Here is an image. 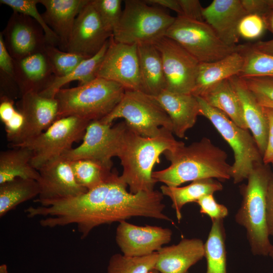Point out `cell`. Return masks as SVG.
I'll return each mask as SVG.
<instances>
[{
	"mask_svg": "<svg viewBox=\"0 0 273 273\" xmlns=\"http://www.w3.org/2000/svg\"><path fill=\"white\" fill-rule=\"evenodd\" d=\"M90 0H39L45 8L42 14L58 36L61 50L66 51L77 16Z\"/></svg>",
	"mask_w": 273,
	"mask_h": 273,
	"instance_id": "cell-22",
	"label": "cell"
},
{
	"mask_svg": "<svg viewBox=\"0 0 273 273\" xmlns=\"http://www.w3.org/2000/svg\"><path fill=\"white\" fill-rule=\"evenodd\" d=\"M90 121L68 116L56 120L38 135L15 146L24 147L33 153L31 163L38 170L50 160L62 156L73 144L82 140Z\"/></svg>",
	"mask_w": 273,
	"mask_h": 273,
	"instance_id": "cell-10",
	"label": "cell"
},
{
	"mask_svg": "<svg viewBox=\"0 0 273 273\" xmlns=\"http://www.w3.org/2000/svg\"><path fill=\"white\" fill-rule=\"evenodd\" d=\"M45 52L55 77H64L72 72L84 60V56L62 51L47 44Z\"/></svg>",
	"mask_w": 273,
	"mask_h": 273,
	"instance_id": "cell-37",
	"label": "cell"
},
{
	"mask_svg": "<svg viewBox=\"0 0 273 273\" xmlns=\"http://www.w3.org/2000/svg\"><path fill=\"white\" fill-rule=\"evenodd\" d=\"M17 106L24 116L25 124L18 142L11 148L38 135L57 119L58 104L55 98L27 93L20 97Z\"/></svg>",
	"mask_w": 273,
	"mask_h": 273,
	"instance_id": "cell-18",
	"label": "cell"
},
{
	"mask_svg": "<svg viewBox=\"0 0 273 273\" xmlns=\"http://www.w3.org/2000/svg\"><path fill=\"white\" fill-rule=\"evenodd\" d=\"M268 256L273 259V245L270 249Z\"/></svg>",
	"mask_w": 273,
	"mask_h": 273,
	"instance_id": "cell-53",
	"label": "cell"
},
{
	"mask_svg": "<svg viewBox=\"0 0 273 273\" xmlns=\"http://www.w3.org/2000/svg\"><path fill=\"white\" fill-rule=\"evenodd\" d=\"M230 80L240 100L248 128L263 156L267 145L268 124L262 106L239 76H234Z\"/></svg>",
	"mask_w": 273,
	"mask_h": 273,
	"instance_id": "cell-24",
	"label": "cell"
},
{
	"mask_svg": "<svg viewBox=\"0 0 273 273\" xmlns=\"http://www.w3.org/2000/svg\"><path fill=\"white\" fill-rule=\"evenodd\" d=\"M200 206V213L207 215L212 221L223 219L228 215V209L224 205L217 203L213 194H207L196 202Z\"/></svg>",
	"mask_w": 273,
	"mask_h": 273,
	"instance_id": "cell-42",
	"label": "cell"
},
{
	"mask_svg": "<svg viewBox=\"0 0 273 273\" xmlns=\"http://www.w3.org/2000/svg\"><path fill=\"white\" fill-rule=\"evenodd\" d=\"M175 18L145 1L125 0L112 38L116 42L128 44L154 43L165 36Z\"/></svg>",
	"mask_w": 273,
	"mask_h": 273,
	"instance_id": "cell-6",
	"label": "cell"
},
{
	"mask_svg": "<svg viewBox=\"0 0 273 273\" xmlns=\"http://www.w3.org/2000/svg\"><path fill=\"white\" fill-rule=\"evenodd\" d=\"M254 94V93H253ZM255 95V94H254ZM259 103L264 107H267L273 108V103L267 100V99L259 96L255 95Z\"/></svg>",
	"mask_w": 273,
	"mask_h": 273,
	"instance_id": "cell-51",
	"label": "cell"
},
{
	"mask_svg": "<svg viewBox=\"0 0 273 273\" xmlns=\"http://www.w3.org/2000/svg\"><path fill=\"white\" fill-rule=\"evenodd\" d=\"M249 45L257 51L273 56V39L266 41H258Z\"/></svg>",
	"mask_w": 273,
	"mask_h": 273,
	"instance_id": "cell-49",
	"label": "cell"
},
{
	"mask_svg": "<svg viewBox=\"0 0 273 273\" xmlns=\"http://www.w3.org/2000/svg\"><path fill=\"white\" fill-rule=\"evenodd\" d=\"M0 3L11 8L13 12L20 13L34 19L42 28L47 44L59 47L58 36L47 25L42 15L37 10L36 5L39 3V0H1Z\"/></svg>",
	"mask_w": 273,
	"mask_h": 273,
	"instance_id": "cell-38",
	"label": "cell"
},
{
	"mask_svg": "<svg viewBox=\"0 0 273 273\" xmlns=\"http://www.w3.org/2000/svg\"><path fill=\"white\" fill-rule=\"evenodd\" d=\"M112 35L103 25L90 0L76 18L66 52L90 58Z\"/></svg>",
	"mask_w": 273,
	"mask_h": 273,
	"instance_id": "cell-17",
	"label": "cell"
},
{
	"mask_svg": "<svg viewBox=\"0 0 273 273\" xmlns=\"http://www.w3.org/2000/svg\"><path fill=\"white\" fill-rule=\"evenodd\" d=\"M148 4L161 6L175 12L178 16L181 15V9L178 0H146Z\"/></svg>",
	"mask_w": 273,
	"mask_h": 273,
	"instance_id": "cell-48",
	"label": "cell"
},
{
	"mask_svg": "<svg viewBox=\"0 0 273 273\" xmlns=\"http://www.w3.org/2000/svg\"><path fill=\"white\" fill-rule=\"evenodd\" d=\"M39 193L38 181L32 179L17 178L0 184V217Z\"/></svg>",
	"mask_w": 273,
	"mask_h": 273,
	"instance_id": "cell-31",
	"label": "cell"
},
{
	"mask_svg": "<svg viewBox=\"0 0 273 273\" xmlns=\"http://www.w3.org/2000/svg\"><path fill=\"white\" fill-rule=\"evenodd\" d=\"M173 134L171 130L163 127L157 136L145 137L126 124L115 157L120 159L122 167L120 177L128 187L130 193L136 194L154 190L156 182L152 177L154 166L160 162L162 154L183 142L177 141Z\"/></svg>",
	"mask_w": 273,
	"mask_h": 273,
	"instance_id": "cell-3",
	"label": "cell"
},
{
	"mask_svg": "<svg viewBox=\"0 0 273 273\" xmlns=\"http://www.w3.org/2000/svg\"><path fill=\"white\" fill-rule=\"evenodd\" d=\"M199 102L201 115L208 119L232 148L234 163L231 177L234 184L247 179L254 166L263 163L262 156L252 134L235 123L221 111L209 105L203 99Z\"/></svg>",
	"mask_w": 273,
	"mask_h": 273,
	"instance_id": "cell-7",
	"label": "cell"
},
{
	"mask_svg": "<svg viewBox=\"0 0 273 273\" xmlns=\"http://www.w3.org/2000/svg\"><path fill=\"white\" fill-rule=\"evenodd\" d=\"M0 99V119L4 124L14 116L18 109L14 106L13 100L5 97H1Z\"/></svg>",
	"mask_w": 273,
	"mask_h": 273,
	"instance_id": "cell-47",
	"label": "cell"
},
{
	"mask_svg": "<svg viewBox=\"0 0 273 273\" xmlns=\"http://www.w3.org/2000/svg\"><path fill=\"white\" fill-rule=\"evenodd\" d=\"M187 273H189V272H187Z\"/></svg>",
	"mask_w": 273,
	"mask_h": 273,
	"instance_id": "cell-56",
	"label": "cell"
},
{
	"mask_svg": "<svg viewBox=\"0 0 273 273\" xmlns=\"http://www.w3.org/2000/svg\"><path fill=\"white\" fill-rule=\"evenodd\" d=\"M144 92L156 96L166 88L161 56L153 43L137 44Z\"/></svg>",
	"mask_w": 273,
	"mask_h": 273,
	"instance_id": "cell-26",
	"label": "cell"
},
{
	"mask_svg": "<svg viewBox=\"0 0 273 273\" xmlns=\"http://www.w3.org/2000/svg\"><path fill=\"white\" fill-rule=\"evenodd\" d=\"M125 125L124 121L113 126L100 120L92 121L86 127L81 145L62 156L69 161L92 159L113 166L112 158L115 157Z\"/></svg>",
	"mask_w": 273,
	"mask_h": 273,
	"instance_id": "cell-13",
	"label": "cell"
},
{
	"mask_svg": "<svg viewBox=\"0 0 273 273\" xmlns=\"http://www.w3.org/2000/svg\"><path fill=\"white\" fill-rule=\"evenodd\" d=\"M163 154L170 165L153 172L152 177L156 183L176 187L202 179L226 180L232 178V165L227 161V153L207 138L203 137L188 146L182 142Z\"/></svg>",
	"mask_w": 273,
	"mask_h": 273,
	"instance_id": "cell-2",
	"label": "cell"
},
{
	"mask_svg": "<svg viewBox=\"0 0 273 273\" xmlns=\"http://www.w3.org/2000/svg\"><path fill=\"white\" fill-rule=\"evenodd\" d=\"M97 77L116 82L125 90L144 92L137 44L117 42L112 36Z\"/></svg>",
	"mask_w": 273,
	"mask_h": 273,
	"instance_id": "cell-12",
	"label": "cell"
},
{
	"mask_svg": "<svg viewBox=\"0 0 273 273\" xmlns=\"http://www.w3.org/2000/svg\"><path fill=\"white\" fill-rule=\"evenodd\" d=\"M247 13L241 0H214L203 9L204 20L229 46H238V26Z\"/></svg>",
	"mask_w": 273,
	"mask_h": 273,
	"instance_id": "cell-19",
	"label": "cell"
},
{
	"mask_svg": "<svg viewBox=\"0 0 273 273\" xmlns=\"http://www.w3.org/2000/svg\"><path fill=\"white\" fill-rule=\"evenodd\" d=\"M155 266L160 273H187L204 257V243L198 238L183 239L178 244L163 247Z\"/></svg>",
	"mask_w": 273,
	"mask_h": 273,
	"instance_id": "cell-23",
	"label": "cell"
},
{
	"mask_svg": "<svg viewBox=\"0 0 273 273\" xmlns=\"http://www.w3.org/2000/svg\"><path fill=\"white\" fill-rule=\"evenodd\" d=\"M149 273H160V272L158 271V270H157L156 269H154L151 270L150 272H149Z\"/></svg>",
	"mask_w": 273,
	"mask_h": 273,
	"instance_id": "cell-55",
	"label": "cell"
},
{
	"mask_svg": "<svg viewBox=\"0 0 273 273\" xmlns=\"http://www.w3.org/2000/svg\"><path fill=\"white\" fill-rule=\"evenodd\" d=\"M153 44L161 56L166 89L192 94L200 62L179 43L165 36Z\"/></svg>",
	"mask_w": 273,
	"mask_h": 273,
	"instance_id": "cell-11",
	"label": "cell"
},
{
	"mask_svg": "<svg viewBox=\"0 0 273 273\" xmlns=\"http://www.w3.org/2000/svg\"><path fill=\"white\" fill-rule=\"evenodd\" d=\"M38 170L40 193L34 201L40 204L76 197L87 191L77 181L70 161L63 156L50 160Z\"/></svg>",
	"mask_w": 273,
	"mask_h": 273,
	"instance_id": "cell-14",
	"label": "cell"
},
{
	"mask_svg": "<svg viewBox=\"0 0 273 273\" xmlns=\"http://www.w3.org/2000/svg\"><path fill=\"white\" fill-rule=\"evenodd\" d=\"M0 273H9L7 264H2L0 265Z\"/></svg>",
	"mask_w": 273,
	"mask_h": 273,
	"instance_id": "cell-52",
	"label": "cell"
},
{
	"mask_svg": "<svg viewBox=\"0 0 273 273\" xmlns=\"http://www.w3.org/2000/svg\"><path fill=\"white\" fill-rule=\"evenodd\" d=\"M207 239L204 243L207 261L206 273H226L225 233L223 219L212 220Z\"/></svg>",
	"mask_w": 273,
	"mask_h": 273,
	"instance_id": "cell-33",
	"label": "cell"
},
{
	"mask_svg": "<svg viewBox=\"0 0 273 273\" xmlns=\"http://www.w3.org/2000/svg\"><path fill=\"white\" fill-rule=\"evenodd\" d=\"M165 36L179 43L200 63L215 61L238 50V46L224 43L205 21L181 16L175 17Z\"/></svg>",
	"mask_w": 273,
	"mask_h": 273,
	"instance_id": "cell-9",
	"label": "cell"
},
{
	"mask_svg": "<svg viewBox=\"0 0 273 273\" xmlns=\"http://www.w3.org/2000/svg\"><path fill=\"white\" fill-rule=\"evenodd\" d=\"M110 39L97 54L84 60L70 73L64 77L55 76L48 87L39 94L54 98L57 92L70 82L78 81L79 85H83L96 78L98 70L109 46Z\"/></svg>",
	"mask_w": 273,
	"mask_h": 273,
	"instance_id": "cell-30",
	"label": "cell"
},
{
	"mask_svg": "<svg viewBox=\"0 0 273 273\" xmlns=\"http://www.w3.org/2000/svg\"><path fill=\"white\" fill-rule=\"evenodd\" d=\"M262 106L268 124L267 145L262 156V161L265 165L271 164L273 166V108Z\"/></svg>",
	"mask_w": 273,
	"mask_h": 273,
	"instance_id": "cell-44",
	"label": "cell"
},
{
	"mask_svg": "<svg viewBox=\"0 0 273 273\" xmlns=\"http://www.w3.org/2000/svg\"><path fill=\"white\" fill-rule=\"evenodd\" d=\"M263 163L254 166L247 183L240 187L241 206L236 222L246 231L251 251L254 255L267 256L272 246L266 221V193L271 174Z\"/></svg>",
	"mask_w": 273,
	"mask_h": 273,
	"instance_id": "cell-4",
	"label": "cell"
},
{
	"mask_svg": "<svg viewBox=\"0 0 273 273\" xmlns=\"http://www.w3.org/2000/svg\"><path fill=\"white\" fill-rule=\"evenodd\" d=\"M78 183L87 191L108 182L118 175L112 165L92 159L70 161Z\"/></svg>",
	"mask_w": 273,
	"mask_h": 273,
	"instance_id": "cell-32",
	"label": "cell"
},
{
	"mask_svg": "<svg viewBox=\"0 0 273 273\" xmlns=\"http://www.w3.org/2000/svg\"><path fill=\"white\" fill-rule=\"evenodd\" d=\"M154 97L169 116L173 133L179 138H184L186 132L194 126L198 116L201 115L197 98L192 94L175 93L166 89Z\"/></svg>",
	"mask_w": 273,
	"mask_h": 273,
	"instance_id": "cell-21",
	"label": "cell"
},
{
	"mask_svg": "<svg viewBox=\"0 0 273 273\" xmlns=\"http://www.w3.org/2000/svg\"><path fill=\"white\" fill-rule=\"evenodd\" d=\"M244 63V57L238 50L220 60L200 63L192 94L200 97L213 85L234 76H239Z\"/></svg>",
	"mask_w": 273,
	"mask_h": 273,
	"instance_id": "cell-25",
	"label": "cell"
},
{
	"mask_svg": "<svg viewBox=\"0 0 273 273\" xmlns=\"http://www.w3.org/2000/svg\"><path fill=\"white\" fill-rule=\"evenodd\" d=\"M32 152L27 148L16 147L0 153V184L17 178H39L38 170L31 165Z\"/></svg>",
	"mask_w": 273,
	"mask_h": 273,
	"instance_id": "cell-28",
	"label": "cell"
},
{
	"mask_svg": "<svg viewBox=\"0 0 273 273\" xmlns=\"http://www.w3.org/2000/svg\"><path fill=\"white\" fill-rule=\"evenodd\" d=\"M266 221L269 235L273 237V174L271 175L266 193Z\"/></svg>",
	"mask_w": 273,
	"mask_h": 273,
	"instance_id": "cell-46",
	"label": "cell"
},
{
	"mask_svg": "<svg viewBox=\"0 0 273 273\" xmlns=\"http://www.w3.org/2000/svg\"><path fill=\"white\" fill-rule=\"evenodd\" d=\"M1 96L12 100L20 98L16 83L14 59L8 52L2 32L0 33Z\"/></svg>",
	"mask_w": 273,
	"mask_h": 273,
	"instance_id": "cell-36",
	"label": "cell"
},
{
	"mask_svg": "<svg viewBox=\"0 0 273 273\" xmlns=\"http://www.w3.org/2000/svg\"><path fill=\"white\" fill-rule=\"evenodd\" d=\"M118 118H123L130 128L145 137L157 136L163 127L172 131L170 119L162 106L154 96L140 90H125L116 107L100 120L112 125Z\"/></svg>",
	"mask_w": 273,
	"mask_h": 273,
	"instance_id": "cell-8",
	"label": "cell"
},
{
	"mask_svg": "<svg viewBox=\"0 0 273 273\" xmlns=\"http://www.w3.org/2000/svg\"><path fill=\"white\" fill-rule=\"evenodd\" d=\"M247 14H257L262 17L271 9L268 0H241Z\"/></svg>",
	"mask_w": 273,
	"mask_h": 273,
	"instance_id": "cell-45",
	"label": "cell"
},
{
	"mask_svg": "<svg viewBox=\"0 0 273 273\" xmlns=\"http://www.w3.org/2000/svg\"><path fill=\"white\" fill-rule=\"evenodd\" d=\"M125 92L121 85L99 77L76 87L62 88L55 96L58 104L57 120L77 116L100 120L113 111Z\"/></svg>",
	"mask_w": 273,
	"mask_h": 273,
	"instance_id": "cell-5",
	"label": "cell"
},
{
	"mask_svg": "<svg viewBox=\"0 0 273 273\" xmlns=\"http://www.w3.org/2000/svg\"><path fill=\"white\" fill-rule=\"evenodd\" d=\"M263 18L266 24V29L273 34V10L271 9Z\"/></svg>",
	"mask_w": 273,
	"mask_h": 273,
	"instance_id": "cell-50",
	"label": "cell"
},
{
	"mask_svg": "<svg viewBox=\"0 0 273 273\" xmlns=\"http://www.w3.org/2000/svg\"><path fill=\"white\" fill-rule=\"evenodd\" d=\"M5 46L12 58L20 59L45 51L44 31L33 18L13 12L2 32Z\"/></svg>",
	"mask_w": 273,
	"mask_h": 273,
	"instance_id": "cell-16",
	"label": "cell"
},
{
	"mask_svg": "<svg viewBox=\"0 0 273 273\" xmlns=\"http://www.w3.org/2000/svg\"><path fill=\"white\" fill-rule=\"evenodd\" d=\"M266 29V24L261 16L247 14L239 24L238 33L240 37L253 40L261 37Z\"/></svg>",
	"mask_w": 273,
	"mask_h": 273,
	"instance_id": "cell-40",
	"label": "cell"
},
{
	"mask_svg": "<svg viewBox=\"0 0 273 273\" xmlns=\"http://www.w3.org/2000/svg\"><path fill=\"white\" fill-rule=\"evenodd\" d=\"M158 257L157 252L141 257L116 253L110 258L107 273H149L155 268Z\"/></svg>",
	"mask_w": 273,
	"mask_h": 273,
	"instance_id": "cell-35",
	"label": "cell"
},
{
	"mask_svg": "<svg viewBox=\"0 0 273 273\" xmlns=\"http://www.w3.org/2000/svg\"><path fill=\"white\" fill-rule=\"evenodd\" d=\"M223 189L222 184L214 178L196 180L186 186L171 187L162 185L160 187L163 196L168 197L172 202V207L175 210L177 220L182 217L181 209L189 203L197 202L204 195L213 194Z\"/></svg>",
	"mask_w": 273,
	"mask_h": 273,
	"instance_id": "cell-29",
	"label": "cell"
},
{
	"mask_svg": "<svg viewBox=\"0 0 273 273\" xmlns=\"http://www.w3.org/2000/svg\"><path fill=\"white\" fill-rule=\"evenodd\" d=\"M270 8L273 10V0H268Z\"/></svg>",
	"mask_w": 273,
	"mask_h": 273,
	"instance_id": "cell-54",
	"label": "cell"
},
{
	"mask_svg": "<svg viewBox=\"0 0 273 273\" xmlns=\"http://www.w3.org/2000/svg\"><path fill=\"white\" fill-rule=\"evenodd\" d=\"M238 51L244 57L240 77L257 76L273 78V56L252 48L249 44L238 45Z\"/></svg>",
	"mask_w": 273,
	"mask_h": 273,
	"instance_id": "cell-34",
	"label": "cell"
},
{
	"mask_svg": "<svg viewBox=\"0 0 273 273\" xmlns=\"http://www.w3.org/2000/svg\"><path fill=\"white\" fill-rule=\"evenodd\" d=\"M172 235L168 228L139 226L124 220L116 229L115 240L124 255L141 257L158 251L171 241Z\"/></svg>",
	"mask_w": 273,
	"mask_h": 273,
	"instance_id": "cell-15",
	"label": "cell"
},
{
	"mask_svg": "<svg viewBox=\"0 0 273 273\" xmlns=\"http://www.w3.org/2000/svg\"><path fill=\"white\" fill-rule=\"evenodd\" d=\"M92 3L105 28L112 34L121 18V0H92Z\"/></svg>",
	"mask_w": 273,
	"mask_h": 273,
	"instance_id": "cell-39",
	"label": "cell"
},
{
	"mask_svg": "<svg viewBox=\"0 0 273 273\" xmlns=\"http://www.w3.org/2000/svg\"><path fill=\"white\" fill-rule=\"evenodd\" d=\"M199 97L224 113L239 126L248 129L240 100L230 78L210 87Z\"/></svg>",
	"mask_w": 273,
	"mask_h": 273,
	"instance_id": "cell-27",
	"label": "cell"
},
{
	"mask_svg": "<svg viewBox=\"0 0 273 273\" xmlns=\"http://www.w3.org/2000/svg\"><path fill=\"white\" fill-rule=\"evenodd\" d=\"M181 9L180 16L187 18L204 21L203 17V9L198 0H178Z\"/></svg>",
	"mask_w": 273,
	"mask_h": 273,
	"instance_id": "cell-43",
	"label": "cell"
},
{
	"mask_svg": "<svg viewBox=\"0 0 273 273\" xmlns=\"http://www.w3.org/2000/svg\"><path fill=\"white\" fill-rule=\"evenodd\" d=\"M14 64L15 81L20 97L27 93H41L55 77L45 51L14 59Z\"/></svg>",
	"mask_w": 273,
	"mask_h": 273,
	"instance_id": "cell-20",
	"label": "cell"
},
{
	"mask_svg": "<svg viewBox=\"0 0 273 273\" xmlns=\"http://www.w3.org/2000/svg\"><path fill=\"white\" fill-rule=\"evenodd\" d=\"M117 175L85 193L50 202L43 209L48 228L75 224L81 239L96 227L141 216L170 221L164 213L163 195L157 190L132 194Z\"/></svg>",
	"mask_w": 273,
	"mask_h": 273,
	"instance_id": "cell-1",
	"label": "cell"
},
{
	"mask_svg": "<svg viewBox=\"0 0 273 273\" xmlns=\"http://www.w3.org/2000/svg\"><path fill=\"white\" fill-rule=\"evenodd\" d=\"M240 77L255 95L263 97L273 103V78L257 76Z\"/></svg>",
	"mask_w": 273,
	"mask_h": 273,
	"instance_id": "cell-41",
	"label": "cell"
}]
</instances>
